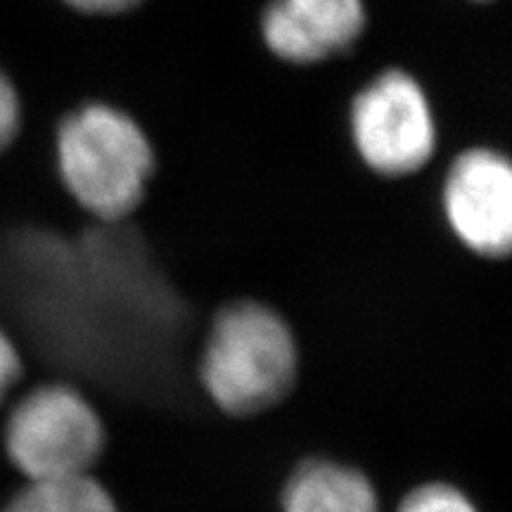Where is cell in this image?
Segmentation results:
<instances>
[{
	"mask_svg": "<svg viewBox=\"0 0 512 512\" xmlns=\"http://www.w3.org/2000/svg\"><path fill=\"white\" fill-rule=\"evenodd\" d=\"M280 505L283 512H382L366 472L332 458H306L294 467Z\"/></svg>",
	"mask_w": 512,
	"mask_h": 512,
	"instance_id": "7",
	"label": "cell"
},
{
	"mask_svg": "<svg viewBox=\"0 0 512 512\" xmlns=\"http://www.w3.org/2000/svg\"><path fill=\"white\" fill-rule=\"evenodd\" d=\"M441 207L460 245L482 259L512 249V166L491 147L463 150L448 166Z\"/></svg>",
	"mask_w": 512,
	"mask_h": 512,
	"instance_id": "5",
	"label": "cell"
},
{
	"mask_svg": "<svg viewBox=\"0 0 512 512\" xmlns=\"http://www.w3.org/2000/svg\"><path fill=\"white\" fill-rule=\"evenodd\" d=\"M155 147L131 114L91 102L57 128V171L64 190L102 223L126 221L145 202Z\"/></svg>",
	"mask_w": 512,
	"mask_h": 512,
	"instance_id": "2",
	"label": "cell"
},
{
	"mask_svg": "<svg viewBox=\"0 0 512 512\" xmlns=\"http://www.w3.org/2000/svg\"><path fill=\"white\" fill-rule=\"evenodd\" d=\"M349 124L361 162L382 178L418 174L437 150L430 100L420 83L401 69L377 74L356 93Z\"/></svg>",
	"mask_w": 512,
	"mask_h": 512,
	"instance_id": "4",
	"label": "cell"
},
{
	"mask_svg": "<svg viewBox=\"0 0 512 512\" xmlns=\"http://www.w3.org/2000/svg\"><path fill=\"white\" fill-rule=\"evenodd\" d=\"M22 126V105L8 76L0 72V152L8 150Z\"/></svg>",
	"mask_w": 512,
	"mask_h": 512,
	"instance_id": "10",
	"label": "cell"
},
{
	"mask_svg": "<svg viewBox=\"0 0 512 512\" xmlns=\"http://www.w3.org/2000/svg\"><path fill=\"white\" fill-rule=\"evenodd\" d=\"M479 3H486V0H479Z\"/></svg>",
	"mask_w": 512,
	"mask_h": 512,
	"instance_id": "13",
	"label": "cell"
},
{
	"mask_svg": "<svg viewBox=\"0 0 512 512\" xmlns=\"http://www.w3.org/2000/svg\"><path fill=\"white\" fill-rule=\"evenodd\" d=\"M5 456L27 482L93 475L107 448L95 403L74 384L48 382L29 389L8 413Z\"/></svg>",
	"mask_w": 512,
	"mask_h": 512,
	"instance_id": "3",
	"label": "cell"
},
{
	"mask_svg": "<svg viewBox=\"0 0 512 512\" xmlns=\"http://www.w3.org/2000/svg\"><path fill=\"white\" fill-rule=\"evenodd\" d=\"M399 512H479V508L460 486L430 479L403 496Z\"/></svg>",
	"mask_w": 512,
	"mask_h": 512,
	"instance_id": "9",
	"label": "cell"
},
{
	"mask_svg": "<svg viewBox=\"0 0 512 512\" xmlns=\"http://www.w3.org/2000/svg\"><path fill=\"white\" fill-rule=\"evenodd\" d=\"M24 375V361L17 344L5 330H0V406L8 399V394L17 387Z\"/></svg>",
	"mask_w": 512,
	"mask_h": 512,
	"instance_id": "11",
	"label": "cell"
},
{
	"mask_svg": "<svg viewBox=\"0 0 512 512\" xmlns=\"http://www.w3.org/2000/svg\"><path fill=\"white\" fill-rule=\"evenodd\" d=\"M363 29V0H273L261 19L268 50L290 64H318L347 53Z\"/></svg>",
	"mask_w": 512,
	"mask_h": 512,
	"instance_id": "6",
	"label": "cell"
},
{
	"mask_svg": "<svg viewBox=\"0 0 512 512\" xmlns=\"http://www.w3.org/2000/svg\"><path fill=\"white\" fill-rule=\"evenodd\" d=\"M0 512H121L117 498L95 475L27 482Z\"/></svg>",
	"mask_w": 512,
	"mask_h": 512,
	"instance_id": "8",
	"label": "cell"
},
{
	"mask_svg": "<svg viewBox=\"0 0 512 512\" xmlns=\"http://www.w3.org/2000/svg\"><path fill=\"white\" fill-rule=\"evenodd\" d=\"M299 366V342L283 313L259 299H235L211 318L200 384L223 415L254 418L292 394Z\"/></svg>",
	"mask_w": 512,
	"mask_h": 512,
	"instance_id": "1",
	"label": "cell"
},
{
	"mask_svg": "<svg viewBox=\"0 0 512 512\" xmlns=\"http://www.w3.org/2000/svg\"><path fill=\"white\" fill-rule=\"evenodd\" d=\"M67 5H72L74 10L91 12V15H117V12H126L143 0H64Z\"/></svg>",
	"mask_w": 512,
	"mask_h": 512,
	"instance_id": "12",
	"label": "cell"
}]
</instances>
